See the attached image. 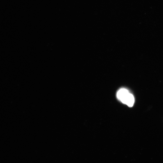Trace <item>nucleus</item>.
Masks as SVG:
<instances>
[{
  "label": "nucleus",
  "mask_w": 163,
  "mask_h": 163,
  "mask_svg": "<svg viewBox=\"0 0 163 163\" xmlns=\"http://www.w3.org/2000/svg\"><path fill=\"white\" fill-rule=\"evenodd\" d=\"M130 93L125 88L120 89L118 92L117 96L118 99L122 103L126 104Z\"/></svg>",
  "instance_id": "obj_1"
},
{
  "label": "nucleus",
  "mask_w": 163,
  "mask_h": 163,
  "mask_svg": "<svg viewBox=\"0 0 163 163\" xmlns=\"http://www.w3.org/2000/svg\"><path fill=\"white\" fill-rule=\"evenodd\" d=\"M134 102V96L132 94H130L126 105L130 107H132L133 106Z\"/></svg>",
  "instance_id": "obj_2"
}]
</instances>
